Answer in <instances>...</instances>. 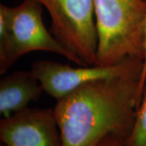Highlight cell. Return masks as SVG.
<instances>
[{
  "label": "cell",
  "mask_w": 146,
  "mask_h": 146,
  "mask_svg": "<svg viewBox=\"0 0 146 146\" xmlns=\"http://www.w3.org/2000/svg\"><path fill=\"white\" fill-rule=\"evenodd\" d=\"M143 59L124 73L85 84L56 100L63 146H97L109 135L127 140L140 106Z\"/></svg>",
  "instance_id": "obj_1"
},
{
  "label": "cell",
  "mask_w": 146,
  "mask_h": 146,
  "mask_svg": "<svg viewBox=\"0 0 146 146\" xmlns=\"http://www.w3.org/2000/svg\"><path fill=\"white\" fill-rule=\"evenodd\" d=\"M98 33L96 65L144 57L145 0H94Z\"/></svg>",
  "instance_id": "obj_2"
},
{
  "label": "cell",
  "mask_w": 146,
  "mask_h": 146,
  "mask_svg": "<svg viewBox=\"0 0 146 146\" xmlns=\"http://www.w3.org/2000/svg\"><path fill=\"white\" fill-rule=\"evenodd\" d=\"M36 50L58 54L78 66H86L47 30L42 5L37 1L24 0L14 7L1 4L0 73L7 72L22 55Z\"/></svg>",
  "instance_id": "obj_3"
},
{
  "label": "cell",
  "mask_w": 146,
  "mask_h": 146,
  "mask_svg": "<svg viewBox=\"0 0 146 146\" xmlns=\"http://www.w3.org/2000/svg\"><path fill=\"white\" fill-rule=\"evenodd\" d=\"M51 17V32L84 65H96L98 33L94 0H35Z\"/></svg>",
  "instance_id": "obj_4"
},
{
  "label": "cell",
  "mask_w": 146,
  "mask_h": 146,
  "mask_svg": "<svg viewBox=\"0 0 146 146\" xmlns=\"http://www.w3.org/2000/svg\"><path fill=\"white\" fill-rule=\"evenodd\" d=\"M141 60V58L129 57L114 65H86L75 68L41 60L33 64L30 72L41 84L43 91L58 100L85 84L121 75Z\"/></svg>",
  "instance_id": "obj_5"
},
{
  "label": "cell",
  "mask_w": 146,
  "mask_h": 146,
  "mask_svg": "<svg viewBox=\"0 0 146 146\" xmlns=\"http://www.w3.org/2000/svg\"><path fill=\"white\" fill-rule=\"evenodd\" d=\"M5 146H63L54 109L26 108L0 121Z\"/></svg>",
  "instance_id": "obj_6"
},
{
  "label": "cell",
  "mask_w": 146,
  "mask_h": 146,
  "mask_svg": "<svg viewBox=\"0 0 146 146\" xmlns=\"http://www.w3.org/2000/svg\"><path fill=\"white\" fill-rule=\"evenodd\" d=\"M41 84L31 72L18 71L6 75L0 81V113L9 117L28 108V105L40 98Z\"/></svg>",
  "instance_id": "obj_7"
},
{
  "label": "cell",
  "mask_w": 146,
  "mask_h": 146,
  "mask_svg": "<svg viewBox=\"0 0 146 146\" xmlns=\"http://www.w3.org/2000/svg\"><path fill=\"white\" fill-rule=\"evenodd\" d=\"M125 146H146V88L137 110L136 121Z\"/></svg>",
  "instance_id": "obj_8"
},
{
  "label": "cell",
  "mask_w": 146,
  "mask_h": 146,
  "mask_svg": "<svg viewBox=\"0 0 146 146\" xmlns=\"http://www.w3.org/2000/svg\"><path fill=\"white\" fill-rule=\"evenodd\" d=\"M146 1V0H145ZM146 88V16L145 23V32H144V57H143V68H142V73H141V83L140 87L138 90V98L139 102L141 104L142 97Z\"/></svg>",
  "instance_id": "obj_9"
},
{
  "label": "cell",
  "mask_w": 146,
  "mask_h": 146,
  "mask_svg": "<svg viewBox=\"0 0 146 146\" xmlns=\"http://www.w3.org/2000/svg\"><path fill=\"white\" fill-rule=\"evenodd\" d=\"M97 146H125V140L119 136L109 135L100 141Z\"/></svg>",
  "instance_id": "obj_10"
},
{
  "label": "cell",
  "mask_w": 146,
  "mask_h": 146,
  "mask_svg": "<svg viewBox=\"0 0 146 146\" xmlns=\"http://www.w3.org/2000/svg\"><path fill=\"white\" fill-rule=\"evenodd\" d=\"M1 146H5V145H1Z\"/></svg>",
  "instance_id": "obj_11"
}]
</instances>
